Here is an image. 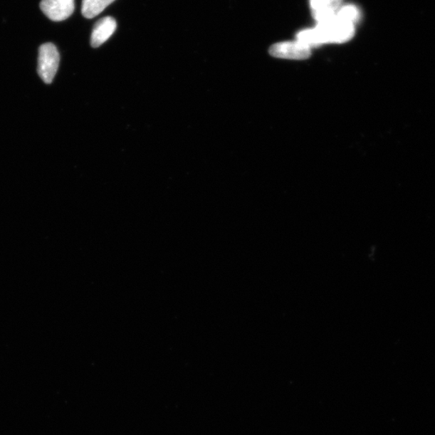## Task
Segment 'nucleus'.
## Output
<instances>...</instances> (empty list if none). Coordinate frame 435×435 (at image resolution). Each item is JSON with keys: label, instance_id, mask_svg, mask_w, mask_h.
<instances>
[{"label": "nucleus", "instance_id": "obj_1", "mask_svg": "<svg viewBox=\"0 0 435 435\" xmlns=\"http://www.w3.org/2000/svg\"><path fill=\"white\" fill-rule=\"evenodd\" d=\"M315 28L323 45L347 42L353 38L355 33V24L340 20L336 16L332 20L318 23Z\"/></svg>", "mask_w": 435, "mask_h": 435}, {"label": "nucleus", "instance_id": "obj_2", "mask_svg": "<svg viewBox=\"0 0 435 435\" xmlns=\"http://www.w3.org/2000/svg\"><path fill=\"white\" fill-rule=\"evenodd\" d=\"M60 55L52 43H46L39 48L38 75L46 84L52 83L58 70Z\"/></svg>", "mask_w": 435, "mask_h": 435}, {"label": "nucleus", "instance_id": "obj_3", "mask_svg": "<svg viewBox=\"0 0 435 435\" xmlns=\"http://www.w3.org/2000/svg\"><path fill=\"white\" fill-rule=\"evenodd\" d=\"M273 57L292 60H305L310 57L311 48L299 41L276 43L269 48Z\"/></svg>", "mask_w": 435, "mask_h": 435}, {"label": "nucleus", "instance_id": "obj_4", "mask_svg": "<svg viewBox=\"0 0 435 435\" xmlns=\"http://www.w3.org/2000/svg\"><path fill=\"white\" fill-rule=\"evenodd\" d=\"M41 9L53 21H63L75 11V0H42Z\"/></svg>", "mask_w": 435, "mask_h": 435}, {"label": "nucleus", "instance_id": "obj_5", "mask_svg": "<svg viewBox=\"0 0 435 435\" xmlns=\"http://www.w3.org/2000/svg\"><path fill=\"white\" fill-rule=\"evenodd\" d=\"M116 27H117V23L111 16L104 17L98 21L91 34L92 47H100L103 43H105L113 35Z\"/></svg>", "mask_w": 435, "mask_h": 435}, {"label": "nucleus", "instance_id": "obj_6", "mask_svg": "<svg viewBox=\"0 0 435 435\" xmlns=\"http://www.w3.org/2000/svg\"><path fill=\"white\" fill-rule=\"evenodd\" d=\"M115 0H83L82 14L88 19H92L102 14Z\"/></svg>", "mask_w": 435, "mask_h": 435}, {"label": "nucleus", "instance_id": "obj_7", "mask_svg": "<svg viewBox=\"0 0 435 435\" xmlns=\"http://www.w3.org/2000/svg\"><path fill=\"white\" fill-rule=\"evenodd\" d=\"M339 19L355 24L361 19V12L355 4H345L337 11Z\"/></svg>", "mask_w": 435, "mask_h": 435}, {"label": "nucleus", "instance_id": "obj_8", "mask_svg": "<svg viewBox=\"0 0 435 435\" xmlns=\"http://www.w3.org/2000/svg\"><path fill=\"white\" fill-rule=\"evenodd\" d=\"M296 40L303 43V44L308 46L310 48L323 45L315 28L300 31L297 34Z\"/></svg>", "mask_w": 435, "mask_h": 435}, {"label": "nucleus", "instance_id": "obj_9", "mask_svg": "<svg viewBox=\"0 0 435 435\" xmlns=\"http://www.w3.org/2000/svg\"><path fill=\"white\" fill-rule=\"evenodd\" d=\"M327 0H310L312 11L320 9L326 4Z\"/></svg>", "mask_w": 435, "mask_h": 435}]
</instances>
